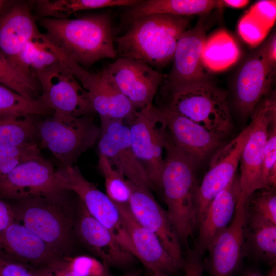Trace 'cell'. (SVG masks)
I'll list each match as a JSON object with an SVG mask.
<instances>
[{"mask_svg": "<svg viewBox=\"0 0 276 276\" xmlns=\"http://www.w3.org/2000/svg\"><path fill=\"white\" fill-rule=\"evenodd\" d=\"M251 128L250 123L236 137L221 146L212 157L208 170L195 191L194 202L198 224L212 199L235 177L241 153Z\"/></svg>", "mask_w": 276, "mask_h": 276, "instance_id": "13", "label": "cell"}, {"mask_svg": "<svg viewBox=\"0 0 276 276\" xmlns=\"http://www.w3.org/2000/svg\"><path fill=\"white\" fill-rule=\"evenodd\" d=\"M62 186L74 193L89 213L107 228L119 243L136 257L128 229L115 203L87 180L76 165L62 166L57 169Z\"/></svg>", "mask_w": 276, "mask_h": 276, "instance_id": "8", "label": "cell"}, {"mask_svg": "<svg viewBox=\"0 0 276 276\" xmlns=\"http://www.w3.org/2000/svg\"><path fill=\"white\" fill-rule=\"evenodd\" d=\"M169 101L164 106L203 126L223 140L232 129L227 94L208 80L167 87Z\"/></svg>", "mask_w": 276, "mask_h": 276, "instance_id": "4", "label": "cell"}, {"mask_svg": "<svg viewBox=\"0 0 276 276\" xmlns=\"http://www.w3.org/2000/svg\"><path fill=\"white\" fill-rule=\"evenodd\" d=\"M45 35L81 66H89L106 58H114L111 18L106 13L76 19L42 18Z\"/></svg>", "mask_w": 276, "mask_h": 276, "instance_id": "1", "label": "cell"}, {"mask_svg": "<svg viewBox=\"0 0 276 276\" xmlns=\"http://www.w3.org/2000/svg\"><path fill=\"white\" fill-rule=\"evenodd\" d=\"M98 153L105 156L126 179L149 190L154 187L134 151L130 130L121 119L100 120Z\"/></svg>", "mask_w": 276, "mask_h": 276, "instance_id": "11", "label": "cell"}, {"mask_svg": "<svg viewBox=\"0 0 276 276\" xmlns=\"http://www.w3.org/2000/svg\"><path fill=\"white\" fill-rule=\"evenodd\" d=\"M249 1L246 0H219L220 8L228 7L233 8H240L246 6Z\"/></svg>", "mask_w": 276, "mask_h": 276, "instance_id": "46", "label": "cell"}, {"mask_svg": "<svg viewBox=\"0 0 276 276\" xmlns=\"http://www.w3.org/2000/svg\"><path fill=\"white\" fill-rule=\"evenodd\" d=\"M275 68L267 61L261 48L242 65L234 89L235 106L242 117L252 116L260 101L268 95Z\"/></svg>", "mask_w": 276, "mask_h": 276, "instance_id": "18", "label": "cell"}, {"mask_svg": "<svg viewBox=\"0 0 276 276\" xmlns=\"http://www.w3.org/2000/svg\"><path fill=\"white\" fill-rule=\"evenodd\" d=\"M100 127L93 116L75 117L54 112L39 120L36 129L40 147L50 151L62 164L71 167L98 141Z\"/></svg>", "mask_w": 276, "mask_h": 276, "instance_id": "6", "label": "cell"}, {"mask_svg": "<svg viewBox=\"0 0 276 276\" xmlns=\"http://www.w3.org/2000/svg\"><path fill=\"white\" fill-rule=\"evenodd\" d=\"M252 128L241 153L239 197L248 200L259 189L263 153L270 124L276 121L275 95L262 99L252 114Z\"/></svg>", "mask_w": 276, "mask_h": 276, "instance_id": "12", "label": "cell"}, {"mask_svg": "<svg viewBox=\"0 0 276 276\" xmlns=\"http://www.w3.org/2000/svg\"><path fill=\"white\" fill-rule=\"evenodd\" d=\"M73 74L88 93L95 112L101 119H121L126 123L137 110L108 77L105 68L97 73L77 66Z\"/></svg>", "mask_w": 276, "mask_h": 276, "instance_id": "19", "label": "cell"}, {"mask_svg": "<svg viewBox=\"0 0 276 276\" xmlns=\"http://www.w3.org/2000/svg\"><path fill=\"white\" fill-rule=\"evenodd\" d=\"M129 129L134 151L146 169L155 188H158L164 166L163 152L167 128L158 107L153 104L137 110L126 123Z\"/></svg>", "mask_w": 276, "mask_h": 276, "instance_id": "9", "label": "cell"}, {"mask_svg": "<svg viewBox=\"0 0 276 276\" xmlns=\"http://www.w3.org/2000/svg\"><path fill=\"white\" fill-rule=\"evenodd\" d=\"M239 47L233 37L225 30L215 32L206 38L202 60L204 67L211 71L224 70L239 59Z\"/></svg>", "mask_w": 276, "mask_h": 276, "instance_id": "28", "label": "cell"}, {"mask_svg": "<svg viewBox=\"0 0 276 276\" xmlns=\"http://www.w3.org/2000/svg\"><path fill=\"white\" fill-rule=\"evenodd\" d=\"M237 28L241 37L251 47L262 43L269 31L247 12L239 21Z\"/></svg>", "mask_w": 276, "mask_h": 276, "instance_id": "38", "label": "cell"}, {"mask_svg": "<svg viewBox=\"0 0 276 276\" xmlns=\"http://www.w3.org/2000/svg\"><path fill=\"white\" fill-rule=\"evenodd\" d=\"M74 231L82 242L108 267L129 265L135 257L95 219L77 197Z\"/></svg>", "mask_w": 276, "mask_h": 276, "instance_id": "20", "label": "cell"}, {"mask_svg": "<svg viewBox=\"0 0 276 276\" xmlns=\"http://www.w3.org/2000/svg\"><path fill=\"white\" fill-rule=\"evenodd\" d=\"M130 234L137 258L152 273L170 275L180 268L166 250L159 238L136 220L128 205L115 203Z\"/></svg>", "mask_w": 276, "mask_h": 276, "instance_id": "24", "label": "cell"}, {"mask_svg": "<svg viewBox=\"0 0 276 276\" xmlns=\"http://www.w3.org/2000/svg\"><path fill=\"white\" fill-rule=\"evenodd\" d=\"M204 15L192 28L186 30L177 43L167 87L207 80L202 60L206 39Z\"/></svg>", "mask_w": 276, "mask_h": 276, "instance_id": "17", "label": "cell"}, {"mask_svg": "<svg viewBox=\"0 0 276 276\" xmlns=\"http://www.w3.org/2000/svg\"><path fill=\"white\" fill-rule=\"evenodd\" d=\"M158 108L165 120L171 140L197 166L222 145L223 140L203 126L166 107Z\"/></svg>", "mask_w": 276, "mask_h": 276, "instance_id": "22", "label": "cell"}, {"mask_svg": "<svg viewBox=\"0 0 276 276\" xmlns=\"http://www.w3.org/2000/svg\"><path fill=\"white\" fill-rule=\"evenodd\" d=\"M243 276H263L260 271L256 269H248Z\"/></svg>", "mask_w": 276, "mask_h": 276, "instance_id": "47", "label": "cell"}, {"mask_svg": "<svg viewBox=\"0 0 276 276\" xmlns=\"http://www.w3.org/2000/svg\"><path fill=\"white\" fill-rule=\"evenodd\" d=\"M37 79L22 71L0 51V84L27 98L39 100Z\"/></svg>", "mask_w": 276, "mask_h": 276, "instance_id": "32", "label": "cell"}, {"mask_svg": "<svg viewBox=\"0 0 276 276\" xmlns=\"http://www.w3.org/2000/svg\"><path fill=\"white\" fill-rule=\"evenodd\" d=\"M0 257L32 269L63 257L16 221L0 233Z\"/></svg>", "mask_w": 276, "mask_h": 276, "instance_id": "21", "label": "cell"}, {"mask_svg": "<svg viewBox=\"0 0 276 276\" xmlns=\"http://www.w3.org/2000/svg\"><path fill=\"white\" fill-rule=\"evenodd\" d=\"M54 112L41 100L27 98L0 84V118L44 116Z\"/></svg>", "mask_w": 276, "mask_h": 276, "instance_id": "33", "label": "cell"}, {"mask_svg": "<svg viewBox=\"0 0 276 276\" xmlns=\"http://www.w3.org/2000/svg\"><path fill=\"white\" fill-rule=\"evenodd\" d=\"M247 13L270 30L275 21L276 1L273 0L258 1Z\"/></svg>", "mask_w": 276, "mask_h": 276, "instance_id": "39", "label": "cell"}, {"mask_svg": "<svg viewBox=\"0 0 276 276\" xmlns=\"http://www.w3.org/2000/svg\"><path fill=\"white\" fill-rule=\"evenodd\" d=\"M68 268L79 276H110L109 267L102 261L86 255L65 256Z\"/></svg>", "mask_w": 276, "mask_h": 276, "instance_id": "37", "label": "cell"}, {"mask_svg": "<svg viewBox=\"0 0 276 276\" xmlns=\"http://www.w3.org/2000/svg\"><path fill=\"white\" fill-rule=\"evenodd\" d=\"M7 4V2L6 1L0 0V12L3 10L5 7L6 5Z\"/></svg>", "mask_w": 276, "mask_h": 276, "instance_id": "50", "label": "cell"}, {"mask_svg": "<svg viewBox=\"0 0 276 276\" xmlns=\"http://www.w3.org/2000/svg\"><path fill=\"white\" fill-rule=\"evenodd\" d=\"M16 221L12 205L0 198V233Z\"/></svg>", "mask_w": 276, "mask_h": 276, "instance_id": "44", "label": "cell"}, {"mask_svg": "<svg viewBox=\"0 0 276 276\" xmlns=\"http://www.w3.org/2000/svg\"><path fill=\"white\" fill-rule=\"evenodd\" d=\"M17 202L12 205L15 221L39 237L61 256H68L77 203L74 205L71 199L41 197Z\"/></svg>", "mask_w": 276, "mask_h": 276, "instance_id": "5", "label": "cell"}, {"mask_svg": "<svg viewBox=\"0 0 276 276\" xmlns=\"http://www.w3.org/2000/svg\"><path fill=\"white\" fill-rule=\"evenodd\" d=\"M276 184V121L268 128L262 164L259 189L274 188Z\"/></svg>", "mask_w": 276, "mask_h": 276, "instance_id": "35", "label": "cell"}, {"mask_svg": "<svg viewBox=\"0 0 276 276\" xmlns=\"http://www.w3.org/2000/svg\"><path fill=\"white\" fill-rule=\"evenodd\" d=\"M0 276H36L33 269L0 257Z\"/></svg>", "mask_w": 276, "mask_h": 276, "instance_id": "43", "label": "cell"}, {"mask_svg": "<svg viewBox=\"0 0 276 276\" xmlns=\"http://www.w3.org/2000/svg\"><path fill=\"white\" fill-rule=\"evenodd\" d=\"M59 60L47 36L40 33L24 47L18 56L16 65L27 75L36 78L38 74Z\"/></svg>", "mask_w": 276, "mask_h": 276, "instance_id": "30", "label": "cell"}, {"mask_svg": "<svg viewBox=\"0 0 276 276\" xmlns=\"http://www.w3.org/2000/svg\"><path fill=\"white\" fill-rule=\"evenodd\" d=\"M131 189L130 210L142 226L154 233L175 262L182 268L181 241L167 212L157 202L150 190L138 186L127 180Z\"/></svg>", "mask_w": 276, "mask_h": 276, "instance_id": "15", "label": "cell"}, {"mask_svg": "<svg viewBox=\"0 0 276 276\" xmlns=\"http://www.w3.org/2000/svg\"><path fill=\"white\" fill-rule=\"evenodd\" d=\"M40 33L26 4H14L0 16V51L15 65L24 47Z\"/></svg>", "mask_w": 276, "mask_h": 276, "instance_id": "25", "label": "cell"}, {"mask_svg": "<svg viewBox=\"0 0 276 276\" xmlns=\"http://www.w3.org/2000/svg\"><path fill=\"white\" fill-rule=\"evenodd\" d=\"M33 270L36 276H79L68 268L64 257Z\"/></svg>", "mask_w": 276, "mask_h": 276, "instance_id": "41", "label": "cell"}, {"mask_svg": "<svg viewBox=\"0 0 276 276\" xmlns=\"http://www.w3.org/2000/svg\"><path fill=\"white\" fill-rule=\"evenodd\" d=\"M137 0H40L36 2L39 16L43 18L67 19L77 11L116 6H134Z\"/></svg>", "mask_w": 276, "mask_h": 276, "instance_id": "29", "label": "cell"}, {"mask_svg": "<svg viewBox=\"0 0 276 276\" xmlns=\"http://www.w3.org/2000/svg\"><path fill=\"white\" fill-rule=\"evenodd\" d=\"M41 90L39 100L54 112L75 117L95 112L88 92L60 60L36 76Z\"/></svg>", "mask_w": 276, "mask_h": 276, "instance_id": "10", "label": "cell"}, {"mask_svg": "<svg viewBox=\"0 0 276 276\" xmlns=\"http://www.w3.org/2000/svg\"><path fill=\"white\" fill-rule=\"evenodd\" d=\"M130 24L124 35L114 39L119 56L159 67L172 60L177 43L186 30L189 19L187 17L155 14L138 18Z\"/></svg>", "mask_w": 276, "mask_h": 276, "instance_id": "2", "label": "cell"}, {"mask_svg": "<svg viewBox=\"0 0 276 276\" xmlns=\"http://www.w3.org/2000/svg\"><path fill=\"white\" fill-rule=\"evenodd\" d=\"M201 256L195 249H187L182 265L185 276H203L204 267Z\"/></svg>", "mask_w": 276, "mask_h": 276, "instance_id": "42", "label": "cell"}, {"mask_svg": "<svg viewBox=\"0 0 276 276\" xmlns=\"http://www.w3.org/2000/svg\"><path fill=\"white\" fill-rule=\"evenodd\" d=\"M247 209L276 224V194L274 188H262L249 197Z\"/></svg>", "mask_w": 276, "mask_h": 276, "instance_id": "36", "label": "cell"}, {"mask_svg": "<svg viewBox=\"0 0 276 276\" xmlns=\"http://www.w3.org/2000/svg\"><path fill=\"white\" fill-rule=\"evenodd\" d=\"M121 276H140V273L138 271H133L125 274Z\"/></svg>", "mask_w": 276, "mask_h": 276, "instance_id": "49", "label": "cell"}, {"mask_svg": "<svg viewBox=\"0 0 276 276\" xmlns=\"http://www.w3.org/2000/svg\"><path fill=\"white\" fill-rule=\"evenodd\" d=\"M247 200L239 197L233 218L206 251L205 267L210 276H233L245 255Z\"/></svg>", "mask_w": 276, "mask_h": 276, "instance_id": "14", "label": "cell"}, {"mask_svg": "<svg viewBox=\"0 0 276 276\" xmlns=\"http://www.w3.org/2000/svg\"><path fill=\"white\" fill-rule=\"evenodd\" d=\"M151 276H170V275L160 272H154L152 273Z\"/></svg>", "mask_w": 276, "mask_h": 276, "instance_id": "51", "label": "cell"}, {"mask_svg": "<svg viewBox=\"0 0 276 276\" xmlns=\"http://www.w3.org/2000/svg\"><path fill=\"white\" fill-rule=\"evenodd\" d=\"M267 276H276V265L275 264L271 265V268Z\"/></svg>", "mask_w": 276, "mask_h": 276, "instance_id": "48", "label": "cell"}, {"mask_svg": "<svg viewBox=\"0 0 276 276\" xmlns=\"http://www.w3.org/2000/svg\"><path fill=\"white\" fill-rule=\"evenodd\" d=\"M245 254L271 265L275 264L276 224L248 209L245 233Z\"/></svg>", "mask_w": 276, "mask_h": 276, "instance_id": "26", "label": "cell"}, {"mask_svg": "<svg viewBox=\"0 0 276 276\" xmlns=\"http://www.w3.org/2000/svg\"><path fill=\"white\" fill-rule=\"evenodd\" d=\"M61 185L57 169L41 155L18 164L0 178V198L20 201L33 198L71 199Z\"/></svg>", "mask_w": 276, "mask_h": 276, "instance_id": "7", "label": "cell"}, {"mask_svg": "<svg viewBox=\"0 0 276 276\" xmlns=\"http://www.w3.org/2000/svg\"><path fill=\"white\" fill-rule=\"evenodd\" d=\"M267 61L276 68V35L274 33L267 41L260 47Z\"/></svg>", "mask_w": 276, "mask_h": 276, "instance_id": "45", "label": "cell"}, {"mask_svg": "<svg viewBox=\"0 0 276 276\" xmlns=\"http://www.w3.org/2000/svg\"><path fill=\"white\" fill-rule=\"evenodd\" d=\"M39 116L0 118V147H18L37 141Z\"/></svg>", "mask_w": 276, "mask_h": 276, "instance_id": "31", "label": "cell"}, {"mask_svg": "<svg viewBox=\"0 0 276 276\" xmlns=\"http://www.w3.org/2000/svg\"><path fill=\"white\" fill-rule=\"evenodd\" d=\"M98 168L105 179L106 195L116 204L128 205L131 192L123 174L105 156L99 153Z\"/></svg>", "mask_w": 276, "mask_h": 276, "instance_id": "34", "label": "cell"}, {"mask_svg": "<svg viewBox=\"0 0 276 276\" xmlns=\"http://www.w3.org/2000/svg\"><path fill=\"white\" fill-rule=\"evenodd\" d=\"M38 143H31L18 147H0V163L23 157L31 159L41 155Z\"/></svg>", "mask_w": 276, "mask_h": 276, "instance_id": "40", "label": "cell"}, {"mask_svg": "<svg viewBox=\"0 0 276 276\" xmlns=\"http://www.w3.org/2000/svg\"><path fill=\"white\" fill-rule=\"evenodd\" d=\"M219 7V0H146L130 7L124 14L131 22L138 18L155 14L187 17L203 15Z\"/></svg>", "mask_w": 276, "mask_h": 276, "instance_id": "27", "label": "cell"}, {"mask_svg": "<svg viewBox=\"0 0 276 276\" xmlns=\"http://www.w3.org/2000/svg\"><path fill=\"white\" fill-rule=\"evenodd\" d=\"M240 192L239 176H236L209 203L197 226L199 235L195 249L201 255L230 224Z\"/></svg>", "mask_w": 276, "mask_h": 276, "instance_id": "23", "label": "cell"}, {"mask_svg": "<svg viewBox=\"0 0 276 276\" xmlns=\"http://www.w3.org/2000/svg\"><path fill=\"white\" fill-rule=\"evenodd\" d=\"M108 77L136 110L152 104L163 75L143 61L120 57L104 68Z\"/></svg>", "mask_w": 276, "mask_h": 276, "instance_id": "16", "label": "cell"}, {"mask_svg": "<svg viewBox=\"0 0 276 276\" xmlns=\"http://www.w3.org/2000/svg\"><path fill=\"white\" fill-rule=\"evenodd\" d=\"M164 149L158 188L163 191L166 211L181 242L187 244L198 225L194 202L197 166L174 145L168 131Z\"/></svg>", "mask_w": 276, "mask_h": 276, "instance_id": "3", "label": "cell"}]
</instances>
